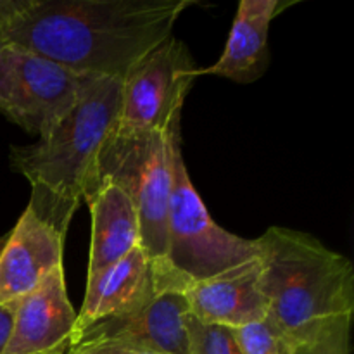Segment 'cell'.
Segmentation results:
<instances>
[{"mask_svg":"<svg viewBox=\"0 0 354 354\" xmlns=\"http://www.w3.org/2000/svg\"><path fill=\"white\" fill-rule=\"evenodd\" d=\"M189 315L183 289L169 287L135 313L90 325L73 337L71 344L120 342L152 354H187Z\"/></svg>","mask_w":354,"mask_h":354,"instance_id":"obj_9","label":"cell"},{"mask_svg":"<svg viewBox=\"0 0 354 354\" xmlns=\"http://www.w3.org/2000/svg\"><path fill=\"white\" fill-rule=\"evenodd\" d=\"M71 353V342H66V344H62L61 348L54 349V351L50 353H45V354H69Z\"/></svg>","mask_w":354,"mask_h":354,"instance_id":"obj_20","label":"cell"},{"mask_svg":"<svg viewBox=\"0 0 354 354\" xmlns=\"http://www.w3.org/2000/svg\"><path fill=\"white\" fill-rule=\"evenodd\" d=\"M287 7L289 3L280 0H242L223 54L209 68L197 69V76H223L241 85L258 82L272 62L268 47L272 21Z\"/></svg>","mask_w":354,"mask_h":354,"instance_id":"obj_13","label":"cell"},{"mask_svg":"<svg viewBox=\"0 0 354 354\" xmlns=\"http://www.w3.org/2000/svg\"><path fill=\"white\" fill-rule=\"evenodd\" d=\"M197 69L182 40L169 37L158 45L121 82L116 130L166 131L178 124Z\"/></svg>","mask_w":354,"mask_h":354,"instance_id":"obj_7","label":"cell"},{"mask_svg":"<svg viewBox=\"0 0 354 354\" xmlns=\"http://www.w3.org/2000/svg\"><path fill=\"white\" fill-rule=\"evenodd\" d=\"M182 135L173 142L168 249L165 263L183 280L199 282L258 258L256 241L223 230L207 213L182 156Z\"/></svg>","mask_w":354,"mask_h":354,"instance_id":"obj_5","label":"cell"},{"mask_svg":"<svg viewBox=\"0 0 354 354\" xmlns=\"http://www.w3.org/2000/svg\"><path fill=\"white\" fill-rule=\"evenodd\" d=\"M69 354H71V353H69Z\"/></svg>","mask_w":354,"mask_h":354,"instance_id":"obj_23","label":"cell"},{"mask_svg":"<svg viewBox=\"0 0 354 354\" xmlns=\"http://www.w3.org/2000/svg\"><path fill=\"white\" fill-rule=\"evenodd\" d=\"M6 41L2 40V38H0V59H2V54H3V48H6Z\"/></svg>","mask_w":354,"mask_h":354,"instance_id":"obj_22","label":"cell"},{"mask_svg":"<svg viewBox=\"0 0 354 354\" xmlns=\"http://www.w3.org/2000/svg\"><path fill=\"white\" fill-rule=\"evenodd\" d=\"M12 308L0 306V354H3L7 341H9L10 328H12Z\"/></svg>","mask_w":354,"mask_h":354,"instance_id":"obj_19","label":"cell"},{"mask_svg":"<svg viewBox=\"0 0 354 354\" xmlns=\"http://www.w3.org/2000/svg\"><path fill=\"white\" fill-rule=\"evenodd\" d=\"M85 203L92 216L88 283L140 245V227L133 203L116 183L99 180Z\"/></svg>","mask_w":354,"mask_h":354,"instance_id":"obj_14","label":"cell"},{"mask_svg":"<svg viewBox=\"0 0 354 354\" xmlns=\"http://www.w3.org/2000/svg\"><path fill=\"white\" fill-rule=\"evenodd\" d=\"M178 135L180 123L166 131L114 128L97 159V182H113L128 194L138 216L140 249L156 263L165 261L168 249L171 152Z\"/></svg>","mask_w":354,"mask_h":354,"instance_id":"obj_4","label":"cell"},{"mask_svg":"<svg viewBox=\"0 0 354 354\" xmlns=\"http://www.w3.org/2000/svg\"><path fill=\"white\" fill-rule=\"evenodd\" d=\"M234 330L242 354H296V344L270 317Z\"/></svg>","mask_w":354,"mask_h":354,"instance_id":"obj_15","label":"cell"},{"mask_svg":"<svg viewBox=\"0 0 354 354\" xmlns=\"http://www.w3.org/2000/svg\"><path fill=\"white\" fill-rule=\"evenodd\" d=\"M187 354H242L234 328L203 324L192 315L187 318Z\"/></svg>","mask_w":354,"mask_h":354,"instance_id":"obj_16","label":"cell"},{"mask_svg":"<svg viewBox=\"0 0 354 354\" xmlns=\"http://www.w3.org/2000/svg\"><path fill=\"white\" fill-rule=\"evenodd\" d=\"M268 317L296 346L354 315V268L346 256L292 228L272 227L254 239Z\"/></svg>","mask_w":354,"mask_h":354,"instance_id":"obj_3","label":"cell"},{"mask_svg":"<svg viewBox=\"0 0 354 354\" xmlns=\"http://www.w3.org/2000/svg\"><path fill=\"white\" fill-rule=\"evenodd\" d=\"M71 354H152L120 342H86V344H71Z\"/></svg>","mask_w":354,"mask_h":354,"instance_id":"obj_18","label":"cell"},{"mask_svg":"<svg viewBox=\"0 0 354 354\" xmlns=\"http://www.w3.org/2000/svg\"><path fill=\"white\" fill-rule=\"evenodd\" d=\"M169 287L185 289L187 283L165 261H151L138 245L86 283L85 301L76 315L75 335L97 322L142 310Z\"/></svg>","mask_w":354,"mask_h":354,"instance_id":"obj_8","label":"cell"},{"mask_svg":"<svg viewBox=\"0 0 354 354\" xmlns=\"http://www.w3.org/2000/svg\"><path fill=\"white\" fill-rule=\"evenodd\" d=\"M183 294L190 315L203 324L239 328L268 317L258 258L211 279L187 283Z\"/></svg>","mask_w":354,"mask_h":354,"instance_id":"obj_12","label":"cell"},{"mask_svg":"<svg viewBox=\"0 0 354 354\" xmlns=\"http://www.w3.org/2000/svg\"><path fill=\"white\" fill-rule=\"evenodd\" d=\"M10 308L12 328L3 354H45L73 341L76 313L66 290L64 266Z\"/></svg>","mask_w":354,"mask_h":354,"instance_id":"obj_10","label":"cell"},{"mask_svg":"<svg viewBox=\"0 0 354 354\" xmlns=\"http://www.w3.org/2000/svg\"><path fill=\"white\" fill-rule=\"evenodd\" d=\"M7 44L0 59V113L7 120L47 137L78 102L90 78Z\"/></svg>","mask_w":354,"mask_h":354,"instance_id":"obj_6","label":"cell"},{"mask_svg":"<svg viewBox=\"0 0 354 354\" xmlns=\"http://www.w3.org/2000/svg\"><path fill=\"white\" fill-rule=\"evenodd\" d=\"M64 241L66 237L26 207L0 254V306H12L55 268L64 266Z\"/></svg>","mask_w":354,"mask_h":354,"instance_id":"obj_11","label":"cell"},{"mask_svg":"<svg viewBox=\"0 0 354 354\" xmlns=\"http://www.w3.org/2000/svg\"><path fill=\"white\" fill-rule=\"evenodd\" d=\"M194 0H0V38L83 75L123 80Z\"/></svg>","mask_w":354,"mask_h":354,"instance_id":"obj_1","label":"cell"},{"mask_svg":"<svg viewBox=\"0 0 354 354\" xmlns=\"http://www.w3.org/2000/svg\"><path fill=\"white\" fill-rule=\"evenodd\" d=\"M7 239H9V234H6V235H2V237H0V254H2V249L6 248Z\"/></svg>","mask_w":354,"mask_h":354,"instance_id":"obj_21","label":"cell"},{"mask_svg":"<svg viewBox=\"0 0 354 354\" xmlns=\"http://www.w3.org/2000/svg\"><path fill=\"white\" fill-rule=\"evenodd\" d=\"M121 82L92 76L68 116L37 144L10 147V166L31 185L28 209L66 237L97 183V159L118 124Z\"/></svg>","mask_w":354,"mask_h":354,"instance_id":"obj_2","label":"cell"},{"mask_svg":"<svg viewBox=\"0 0 354 354\" xmlns=\"http://www.w3.org/2000/svg\"><path fill=\"white\" fill-rule=\"evenodd\" d=\"M353 317H342L311 342L296 346V354H351Z\"/></svg>","mask_w":354,"mask_h":354,"instance_id":"obj_17","label":"cell"}]
</instances>
